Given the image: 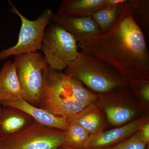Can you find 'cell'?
Masks as SVG:
<instances>
[{"label": "cell", "mask_w": 149, "mask_h": 149, "mask_svg": "<svg viewBox=\"0 0 149 149\" xmlns=\"http://www.w3.org/2000/svg\"><path fill=\"white\" fill-rule=\"evenodd\" d=\"M78 46L81 52L106 63L124 78L149 80L146 41L127 2L123 5L119 17L111 28L78 43Z\"/></svg>", "instance_id": "cell-1"}, {"label": "cell", "mask_w": 149, "mask_h": 149, "mask_svg": "<svg viewBox=\"0 0 149 149\" xmlns=\"http://www.w3.org/2000/svg\"><path fill=\"white\" fill-rule=\"evenodd\" d=\"M65 73L96 94L127 87L124 77L113 68L101 60L82 52L68 66Z\"/></svg>", "instance_id": "cell-2"}, {"label": "cell", "mask_w": 149, "mask_h": 149, "mask_svg": "<svg viewBox=\"0 0 149 149\" xmlns=\"http://www.w3.org/2000/svg\"><path fill=\"white\" fill-rule=\"evenodd\" d=\"M85 107L73 98L70 76L49 67L45 72V88L39 107L68 118Z\"/></svg>", "instance_id": "cell-3"}, {"label": "cell", "mask_w": 149, "mask_h": 149, "mask_svg": "<svg viewBox=\"0 0 149 149\" xmlns=\"http://www.w3.org/2000/svg\"><path fill=\"white\" fill-rule=\"evenodd\" d=\"M94 103L104 113L109 124L115 127L125 125L149 112L127 86L97 94Z\"/></svg>", "instance_id": "cell-4"}, {"label": "cell", "mask_w": 149, "mask_h": 149, "mask_svg": "<svg viewBox=\"0 0 149 149\" xmlns=\"http://www.w3.org/2000/svg\"><path fill=\"white\" fill-rule=\"evenodd\" d=\"M13 62L23 99L39 107L45 88V72L49 67L45 56L35 51L15 56Z\"/></svg>", "instance_id": "cell-5"}, {"label": "cell", "mask_w": 149, "mask_h": 149, "mask_svg": "<svg viewBox=\"0 0 149 149\" xmlns=\"http://www.w3.org/2000/svg\"><path fill=\"white\" fill-rule=\"evenodd\" d=\"M77 42L72 35L54 23L46 29L40 50L49 67L61 71L66 69L79 55Z\"/></svg>", "instance_id": "cell-6"}, {"label": "cell", "mask_w": 149, "mask_h": 149, "mask_svg": "<svg viewBox=\"0 0 149 149\" xmlns=\"http://www.w3.org/2000/svg\"><path fill=\"white\" fill-rule=\"evenodd\" d=\"M8 3L10 6V12L20 18L21 27L17 43L10 48L0 52V61L5 60L11 56L40 50L47 26L54 13L52 9H47L38 18L30 20L22 14L11 1Z\"/></svg>", "instance_id": "cell-7"}, {"label": "cell", "mask_w": 149, "mask_h": 149, "mask_svg": "<svg viewBox=\"0 0 149 149\" xmlns=\"http://www.w3.org/2000/svg\"><path fill=\"white\" fill-rule=\"evenodd\" d=\"M66 133L35 121L18 133L0 139V147L2 149H57Z\"/></svg>", "instance_id": "cell-8"}, {"label": "cell", "mask_w": 149, "mask_h": 149, "mask_svg": "<svg viewBox=\"0 0 149 149\" xmlns=\"http://www.w3.org/2000/svg\"><path fill=\"white\" fill-rule=\"evenodd\" d=\"M148 121L149 112L125 125L96 135H90L85 149H104L114 146L139 131Z\"/></svg>", "instance_id": "cell-9"}, {"label": "cell", "mask_w": 149, "mask_h": 149, "mask_svg": "<svg viewBox=\"0 0 149 149\" xmlns=\"http://www.w3.org/2000/svg\"><path fill=\"white\" fill-rule=\"evenodd\" d=\"M0 104L11 107L25 112L36 122L47 127L57 128L66 132L70 124L67 118L56 115L45 109L32 105L24 99L6 101Z\"/></svg>", "instance_id": "cell-10"}, {"label": "cell", "mask_w": 149, "mask_h": 149, "mask_svg": "<svg viewBox=\"0 0 149 149\" xmlns=\"http://www.w3.org/2000/svg\"><path fill=\"white\" fill-rule=\"evenodd\" d=\"M51 21L61 26L79 43L84 42L101 31L91 16L72 17L54 13Z\"/></svg>", "instance_id": "cell-11"}, {"label": "cell", "mask_w": 149, "mask_h": 149, "mask_svg": "<svg viewBox=\"0 0 149 149\" xmlns=\"http://www.w3.org/2000/svg\"><path fill=\"white\" fill-rule=\"evenodd\" d=\"M69 123H74L84 128L90 135H95L104 131L109 124L104 113L93 103L71 117L68 118Z\"/></svg>", "instance_id": "cell-12"}, {"label": "cell", "mask_w": 149, "mask_h": 149, "mask_svg": "<svg viewBox=\"0 0 149 149\" xmlns=\"http://www.w3.org/2000/svg\"><path fill=\"white\" fill-rule=\"evenodd\" d=\"M2 106L0 139L18 133L35 121L30 116L21 110L11 107Z\"/></svg>", "instance_id": "cell-13"}, {"label": "cell", "mask_w": 149, "mask_h": 149, "mask_svg": "<svg viewBox=\"0 0 149 149\" xmlns=\"http://www.w3.org/2000/svg\"><path fill=\"white\" fill-rule=\"evenodd\" d=\"M23 99L15 65L6 62L0 71V104L6 101Z\"/></svg>", "instance_id": "cell-14"}, {"label": "cell", "mask_w": 149, "mask_h": 149, "mask_svg": "<svg viewBox=\"0 0 149 149\" xmlns=\"http://www.w3.org/2000/svg\"><path fill=\"white\" fill-rule=\"evenodd\" d=\"M106 5V0H63L58 6L57 14L72 17L91 16Z\"/></svg>", "instance_id": "cell-15"}, {"label": "cell", "mask_w": 149, "mask_h": 149, "mask_svg": "<svg viewBox=\"0 0 149 149\" xmlns=\"http://www.w3.org/2000/svg\"><path fill=\"white\" fill-rule=\"evenodd\" d=\"M68 130L60 147L64 149H85L90 135L84 128L74 123H69Z\"/></svg>", "instance_id": "cell-16"}, {"label": "cell", "mask_w": 149, "mask_h": 149, "mask_svg": "<svg viewBox=\"0 0 149 149\" xmlns=\"http://www.w3.org/2000/svg\"><path fill=\"white\" fill-rule=\"evenodd\" d=\"M123 4L106 5L91 15L101 31L108 30L114 25L119 17Z\"/></svg>", "instance_id": "cell-17"}, {"label": "cell", "mask_w": 149, "mask_h": 149, "mask_svg": "<svg viewBox=\"0 0 149 149\" xmlns=\"http://www.w3.org/2000/svg\"><path fill=\"white\" fill-rule=\"evenodd\" d=\"M127 4L136 23L141 29L149 32V0H128Z\"/></svg>", "instance_id": "cell-18"}, {"label": "cell", "mask_w": 149, "mask_h": 149, "mask_svg": "<svg viewBox=\"0 0 149 149\" xmlns=\"http://www.w3.org/2000/svg\"><path fill=\"white\" fill-rule=\"evenodd\" d=\"M127 87L130 88L138 100L149 111V80L125 77Z\"/></svg>", "instance_id": "cell-19"}, {"label": "cell", "mask_w": 149, "mask_h": 149, "mask_svg": "<svg viewBox=\"0 0 149 149\" xmlns=\"http://www.w3.org/2000/svg\"><path fill=\"white\" fill-rule=\"evenodd\" d=\"M148 146L149 143L143 139L139 130L125 141L104 149H146Z\"/></svg>", "instance_id": "cell-20"}, {"label": "cell", "mask_w": 149, "mask_h": 149, "mask_svg": "<svg viewBox=\"0 0 149 149\" xmlns=\"http://www.w3.org/2000/svg\"><path fill=\"white\" fill-rule=\"evenodd\" d=\"M140 130L143 139L149 143V121L145 123Z\"/></svg>", "instance_id": "cell-21"}, {"label": "cell", "mask_w": 149, "mask_h": 149, "mask_svg": "<svg viewBox=\"0 0 149 149\" xmlns=\"http://www.w3.org/2000/svg\"><path fill=\"white\" fill-rule=\"evenodd\" d=\"M128 0H106L107 5L123 4L127 3Z\"/></svg>", "instance_id": "cell-22"}, {"label": "cell", "mask_w": 149, "mask_h": 149, "mask_svg": "<svg viewBox=\"0 0 149 149\" xmlns=\"http://www.w3.org/2000/svg\"><path fill=\"white\" fill-rule=\"evenodd\" d=\"M2 107V106L0 104V117H1V113Z\"/></svg>", "instance_id": "cell-23"}, {"label": "cell", "mask_w": 149, "mask_h": 149, "mask_svg": "<svg viewBox=\"0 0 149 149\" xmlns=\"http://www.w3.org/2000/svg\"><path fill=\"white\" fill-rule=\"evenodd\" d=\"M57 149H63V148H61V147H59Z\"/></svg>", "instance_id": "cell-24"}, {"label": "cell", "mask_w": 149, "mask_h": 149, "mask_svg": "<svg viewBox=\"0 0 149 149\" xmlns=\"http://www.w3.org/2000/svg\"><path fill=\"white\" fill-rule=\"evenodd\" d=\"M146 149H149V146L147 147V148Z\"/></svg>", "instance_id": "cell-25"}, {"label": "cell", "mask_w": 149, "mask_h": 149, "mask_svg": "<svg viewBox=\"0 0 149 149\" xmlns=\"http://www.w3.org/2000/svg\"><path fill=\"white\" fill-rule=\"evenodd\" d=\"M0 149H2L1 148V147H0Z\"/></svg>", "instance_id": "cell-26"}]
</instances>
